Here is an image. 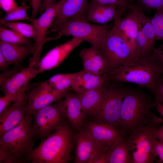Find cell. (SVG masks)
<instances>
[{"label":"cell","instance_id":"obj_5","mask_svg":"<svg viewBox=\"0 0 163 163\" xmlns=\"http://www.w3.org/2000/svg\"><path fill=\"white\" fill-rule=\"evenodd\" d=\"M118 82L109 80L103 85L102 102L94 117L97 122L121 130L120 113L124 96L128 87Z\"/></svg>","mask_w":163,"mask_h":163},{"label":"cell","instance_id":"obj_1","mask_svg":"<svg viewBox=\"0 0 163 163\" xmlns=\"http://www.w3.org/2000/svg\"><path fill=\"white\" fill-rule=\"evenodd\" d=\"M154 98L140 88L128 87L124 94L120 116L121 129L127 136L145 126L154 114Z\"/></svg>","mask_w":163,"mask_h":163},{"label":"cell","instance_id":"obj_27","mask_svg":"<svg viewBox=\"0 0 163 163\" xmlns=\"http://www.w3.org/2000/svg\"><path fill=\"white\" fill-rule=\"evenodd\" d=\"M1 26L13 30L29 38L37 40L36 30L32 24L18 22H7L0 20Z\"/></svg>","mask_w":163,"mask_h":163},{"label":"cell","instance_id":"obj_3","mask_svg":"<svg viewBox=\"0 0 163 163\" xmlns=\"http://www.w3.org/2000/svg\"><path fill=\"white\" fill-rule=\"evenodd\" d=\"M32 118L26 117L20 124L0 136V163L25 162L35 143Z\"/></svg>","mask_w":163,"mask_h":163},{"label":"cell","instance_id":"obj_17","mask_svg":"<svg viewBox=\"0 0 163 163\" xmlns=\"http://www.w3.org/2000/svg\"><path fill=\"white\" fill-rule=\"evenodd\" d=\"M89 1L66 0L62 5L55 18L50 29L69 19H78L88 21L86 13Z\"/></svg>","mask_w":163,"mask_h":163},{"label":"cell","instance_id":"obj_7","mask_svg":"<svg viewBox=\"0 0 163 163\" xmlns=\"http://www.w3.org/2000/svg\"><path fill=\"white\" fill-rule=\"evenodd\" d=\"M112 26L111 24L97 25L74 19L66 21L50 30L60 36H72L82 38L99 49Z\"/></svg>","mask_w":163,"mask_h":163},{"label":"cell","instance_id":"obj_25","mask_svg":"<svg viewBox=\"0 0 163 163\" xmlns=\"http://www.w3.org/2000/svg\"><path fill=\"white\" fill-rule=\"evenodd\" d=\"M86 115L94 117L99 110L104 94L103 85L81 93H76Z\"/></svg>","mask_w":163,"mask_h":163},{"label":"cell","instance_id":"obj_32","mask_svg":"<svg viewBox=\"0 0 163 163\" xmlns=\"http://www.w3.org/2000/svg\"><path fill=\"white\" fill-rule=\"evenodd\" d=\"M149 91L153 96L155 102L163 105V73L159 75L155 86Z\"/></svg>","mask_w":163,"mask_h":163},{"label":"cell","instance_id":"obj_43","mask_svg":"<svg viewBox=\"0 0 163 163\" xmlns=\"http://www.w3.org/2000/svg\"><path fill=\"white\" fill-rule=\"evenodd\" d=\"M154 133L157 139L163 143V124L154 131Z\"/></svg>","mask_w":163,"mask_h":163},{"label":"cell","instance_id":"obj_45","mask_svg":"<svg viewBox=\"0 0 163 163\" xmlns=\"http://www.w3.org/2000/svg\"><path fill=\"white\" fill-rule=\"evenodd\" d=\"M155 107L158 112L163 117V105L158 103H156Z\"/></svg>","mask_w":163,"mask_h":163},{"label":"cell","instance_id":"obj_16","mask_svg":"<svg viewBox=\"0 0 163 163\" xmlns=\"http://www.w3.org/2000/svg\"><path fill=\"white\" fill-rule=\"evenodd\" d=\"M80 130L76 142L75 162L91 163L107 149L99 145L84 129Z\"/></svg>","mask_w":163,"mask_h":163},{"label":"cell","instance_id":"obj_15","mask_svg":"<svg viewBox=\"0 0 163 163\" xmlns=\"http://www.w3.org/2000/svg\"><path fill=\"white\" fill-rule=\"evenodd\" d=\"M40 72L36 67H24L0 85L1 90L5 94L21 97L30 81Z\"/></svg>","mask_w":163,"mask_h":163},{"label":"cell","instance_id":"obj_23","mask_svg":"<svg viewBox=\"0 0 163 163\" xmlns=\"http://www.w3.org/2000/svg\"><path fill=\"white\" fill-rule=\"evenodd\" d=\"M125 10L114 5L88 4L86 18L88 21L93 22L106 24L109 21L114 20L119 14H123Z\"/></svg>","mask_w":163,"mask_h":163},{"label":"cell","instance_id":"obj_9","mask_svg":"<svg viewBox=\"0 0 163 163\" xmlns=\"http://www.w3.org/2000/svg\"><path fill=\"white\" fill-rule=\"evenodd\" d=\"M32 124L35 139L41 141L65 123L66 118L59 101L36 112L32 115Z\"/></svg>","mask_w":163,"mask_h":163},{"label":"cell","instance_id":"obj_37","mask_svg":"<svg viewBox=\"0 0 163 163\" xmlns=\"http://www.w3.org/2000/svg\"><path fill=\"white\" fill-rule=\"evenodd\" d=\"M163 43L157 48H155L150 56L163 70Z\"/></svg>","mask_w":163,"mask_h":163},{"label":"cell","instance_id":"obj_10","mask_svg":"<svg viewBox=\"0 0 163 163\" xmlns=\"http://www.w3.org/2000/svg\"><path fill=\"white\" fill-rule=\"evenodd\" d=\"M69 89L62 91L54 89L47 81L34 84L26 90L28 104L26 117H32L39 110L64 98Z\"/></svg>","mask_w":163,"mask_h":163},{"label":"cell","instance_id":"obj_28","mask_svg":"<svg viewBox=\"0 0 163 163\" xmlns=\"http://www.w3.org/2000/svg\"><path fill=\"white\" fill-rule=\"evenodd\" d=\"M30 39L13 30L0 26V41L13 44L30 45L33 44Z\"/></svg>","mask_w":163,"mask_h":163},{"label":"cell","instance_id":"obj_33","mask_svg":"<svg viewBox=\"0 0 163 163\" xmlns=\"http://www.w3.org/2000/svg\"><path fill=\"white\" fill-rule=\"evenodd\" d=\"M143 9L158 10L163 8V0H136Z\"/></svg>","mask_w":163,"mask_h":163},{"label":"cell","instance_id":"obj_46","mask_svg":"<svg viewBox=\"0 0 163 163\" xmlns=\"http://www.w3.org/2000/svg\"><path fill=\"white\" fill-rule=\"evenodd\" d=\"M23 4H25V3L27 2L29 0H21Z\"/></svg>","mask_w":163,"mask_h":163},{"label":"cell","instance_id":"obj_42","mask_svg":"<svg viewBox=\"0 0 163 163\" xmlns=\"http://www.w3.org/2000/svg\"><path fill=\"white\" fill-rule=\"evenodd\" d=\"M56 0H43L40 4L39 12L41 14L46 9Z\"/></svg>","mask_w":163,"mask_h":163},{"label":"cell","instance_id":"obj_34","mask_svg":"<svg viewBox=\"0 0 163 163\" xmlns=\"http://www.w3.org/2000/svg\"><path fill=\"white\" fill-rule=\"evenodd\" d=\"M88 4L91 5H114L126 9L130 0H90Z\"/></svg>","mask_w":163,"mask_h":163},{"label":"cell","instance_id":"obj_21","mask_svg":"<svg viewBox=\"0 0 163 163\" xmlns=\"http://www.w3.org/2000/svg\"><path fill=\"white\" fill-rule=\"evenodd\" d=\"M122 14H119L114 20V24L113 26L128 44L134 53L138 30L137 21L132 12L123 19L121 18Z\"/></svg>","mask_w":163,"mask_h":163},{"label":"cell","instance_id":"obj_29","mask_svg":"<svg viewBox=\"0 0 163 163\" xmlns=\"http://www.w3.org/2000/svg\"><path fill=\"white\" fill-rule=\"evenodd\" d=\"M75 74V73L57 74L51 77L47 81L53 89L64 90L70 87Z\"/></svg>","mask_w":163,"mask_h":163},{"label":"cell","instance_id":"obj_20","mask_svg":"<svg viewBox=\"0 0 163 163\" xmlns=\"http://www.w3.org/2000/svg\"><path fill=\"white\" fill-rule=\"evenodd\" d=\"M108 80L107 75H97L83 69L75 72L70 88L76 93H81L101 87Z\"/></svg>","mask_w":163,"mask_h":163},{"label":"cell","instance_id":"obj_8","mask_svg":"<svg viewBox=\"0 0 163 163\" xmlns=\"http://www.w3.org/2000/svg\"><path fill=\"white\" fill-rule=\"evenodd\" d=\"M98 49L104 59L107 75L134 57L131 49L113 26Z\"/></svg>","mask_w":163,"mask_h":163},{"label":"cell","instance_id":"obj_26","mask_svg":"<svg viewBox=\"0 0 163 163\" xmlns=\"http://www.w3.org/2000/svg\"><path fill=\"white\" fill-rule=\"evenodd\" d=\"M132 10L136 19L138 26L148 39L150 45L153 49L156 40L155 30L151 18L144 13L143 9L138 4L130 2L127 5Z\"/></svg>","mask_w":163,"mask_h":163},{"label":"cell","instance_id":"obj_40","mask_svg":"<svg viewBox=\"0 0 163 163\" xmlns=\"http://www.w3.org/2000/svg\"><path fill=\"white\" fill-rule=\"evenodd\" d=\"M43 0H30L32 7L31 18H36L39 10L40 5Z\"/></svg>","mask_w":163,"mask_h":163},{"label":"cell","instance_id":"obj_14","mask_svg":"<svg viewBox=\"0 0 163 163\" xmlns=\"http://www.w3.org/2000/svg\"><path fill=\"white\" fill-rule=\"evenodd\" d=\"M28 104L26 93L0 113V136L23 121L26 117Z\"/></svg>","mask_w":163,"mask_h":163},{"label":"cell","instance_id":"obj_31","mask_svg":"<svg viewBox=\"0 0 163 163\" xmlns=\"http://www.w3.org/2000/svg\"><path fill=\"white\" fill-rule=\"evenodd\" d=\"M150 18L156 40H163V8L156 10L155 14Z\"/></svg>","mask_w":163,"mask_h":163},{"label":"cell","instance_id":"obj_18","mask_svg":"<svg viewBox=\"0 0 163 163\" xmlns=\"http://www.w3.org/2000/svg\"><path fill=\"white\" fill-rule=\"evenodd\" d=\"M64 98L59 100L63 113L72 126L80 130L86 115L77 95L69 91Z\"/></svg>","mask_w":163,"mask_h":163},{"label":"cell","instance_id":"obj_2","mask_svg":"<svg viewBox=\"0 0 163 163\" xmlns=\"http://www.w3.org/2000/svg\"><path fill=\"white\" fill-rule=\"evenodd\" d=\"M73 136L69 125L65 123L53 132L26 156L32 163H66L71 160Z\"/></svg>","mask_w":163,"mask_h":163},{"label":"cell","instance_id":"obj_24","mask_svg":"<svg viewBox=\"0 0 163 163\" xmlns=\"http://www.w3.org/2000/svg\"><path fill=\"white\" fill-rule=\"evenodd\" d=\"M106 153V163H133L130 146L126 136L109 147Z\"/></svg>","mask_w":163,"mask_h":163},{"label":"cell","instance_id":"obj_13","mask_svg":"<svg viewBox=\"0 0 163 163\" xmlns=\"http://www.w3.org/2000/svg\"><path fill=\"white\" fill-rule=\"evenodd\" d=\"M84 130L99 145L106 149L125 136L121 129L96 121L86 125Z\"/></svg>","mask_w":163,"mask_h":163},{"label":"cell","instance_id":"obj_38","mask_svg":"<svg viewBox=\"0 0 163 163\" xmlns=\"http://www.w3.org/2000/svg\"><path fill=\"white\" fill-rule=\"evenodd\" d=\"M18 6L15 0H0V8L5 12L6 14L12 11Z\"/></svg>","mask_w":163,"mask_h":163},{"label":"cell","instance_id":"obj_6","mask_svg":"<svg viewBox=\"0 0 163 163\" xmlns=\"http://www.w3.org/2000/svg\"><path fill=\"white\" fill-rule=\"evenodd\" d=\"M163 124V120L154 114L145 126L126 137L130 146L133 163H152L156 158L153 151L154 131Z\"/></svg>","mask_w":163,"mask_h":163},{"label":"cell","instance_id":"obj_41","mask_svg":"<svg viewBox=\"0 0 163 163\" xmlns=\"http://www.w3.org/2000/svg\"><path fill=\"white\" fill-rule=\"evenodd\" d=\"M10 65L7 59L0 51V70L5 71L10 69Z\"/></svg>","mask_w":163,"mask_h":163},{"label":"cell","instance_id":"obj_35","mask_svg":"<svg viewBox=\"0 0 163 163\" xmlns=\"http://www.w3.org/2000/svg\"><path fill=\"white\" fill-rule=\"evenodd\" d=\"M25 93V92L24 93ZM24 94L21 97L9 94H5L3 96H1L0 97V113L7 107L11 102L13 103L17 101L21 98Z\"/></svg>","mask_w":163,"mask_h":163},{"label":"cell","instance_id":"obj_11","mask_svg":"<svg viewBox=\"0 0 163 163\" xmlns=\"http://www.w3.org/2000/svg\"><path fill=\"white\" fill-rule=\"evenodd\" d=\"M66 0H59L50 5L37 18H31L30 21L34 27L37 34L35 52L30 58L29 66L36 67L39 62L43 47L45 43L46 35L62 5Z\"/></svg>","mask_w":163,"mask_h":163},{"label":"cell","instance_id":"obj_19","mask_svg":"<svg viewBox=\"0 0 163 163\" xmlns=\"http://www.w3.org/2000/svg\"><path fill=\"white\" fill-rule=\"evenodd\" d=\"M79 56L84 70L97 75H106L104 59L98 49L91 46L81 50Z\"/></svg>","mask_w":163,"mask_h":163},{"label":"cell","instance_id":"obj_36","mask_svg":"<svg viewBox=\"0 0 163 163\" xmlns=\"http://www.w3.org/2000/svg\"><path fill=\"white\" fill-rule=\"evenodd\" d=\"M24 68L21 64L14 65V67L11 69H9L1 74L0 75V85L12 77Z\"/></svg>","mask_w":163,"mask_h":163},{"label":"cell","instance_id":"obj_39","mask_svg":"<svg viewBox=\"0 0 163 163\" xmlns=\"http://www.w3.org/2000/svg\"><path fill=\"white\" fill-rule=\"evenodd\" d=\"M153 151L155 155L158 157L159 161L163 162V143L159 141L156 137L153 142Z\"/></svg>","mask_w":163,"mask_h":163},{"label":"cell","instance_id":"obj_22","mask_svg":"<svg viewBox=\"0 0 163 163\" xmlns=\"http://www.w3.org/2000/svg\"><path fill=\"white\" fill-rule=\"evenodd\" d=\"M36 43L30 45L13 44L0 41V51L10 65L21 64L26 57L34 53Z\"/></svg>","mask_w":163,"mask_h":163},{"label":"cell","instance_id":"obj_12","mask_svg":"<svg viewBox=\"0 0 163 163\" xmlns=\"http://www.w3.org/2000/svg\"><path fill=\"white\" fill-rule=\"evenodd\" d=\"M84 41L82 38L73 37L69 41L55 47L46 53L36 67L40 73L56 68Z\"/></svg>","mask_w":163,"mask_h":163},{"label":"cell","instance_id":"obj_4","mask_svg":"<svg viewBox=\"0 0 163 163\" xmlns=\"http://www.w3.org/2000/svg\"><path fill=\"white\" fill-rule=\"evenodd\" d=\"M163 73L161 67L148 57L132 59L107 74L110 80L130 82L145 87L149 91L155 86L159 75Z\"/></svg>","mask_w":163,"mask_h":163},{"label":"cell","instance_id":"obj_44","mask_svg":"<svg viewBox=\"0 0 163 163\" xmlns=\"http://www.w3.org/2000/svg\"><path fill=\"white\" fill-rule=\"evenodd\" d=\"M105 150L93 160L91 163H106V151Z\"/></svg>","mask_w":163,"mask_h":163},{"label":"cell","instance_id":"obj_30","mask_svg":"<svg viewBox=\"0 0 163 163\" xmlns=\"http://www.w3.org/2000/svg\"><path fill=\"white\" fill-rule=\"evenodd\" d=\"M30 7L26 4H23L10 12L6 14L0 20L7 22H16L24 20L30 21L31 18L28 16L27 12Z\"/></svg>","mask_w":163,"mask_h":163}]
</instances>
